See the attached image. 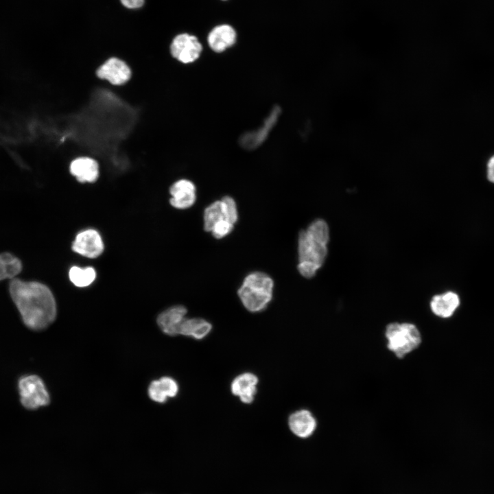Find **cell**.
<instances>
[{
	"label": "cell",
	"instance_id": "1",
	"mask_svg": "<svg viewBox=\"0 0 494 494\" xmlns=\"http://www.w3.org/2000/svg\"><path fill=\"white\" fill-rule=\"evenodd\" d=\"M10 293L24 323L30 329H44L56 319V301L45 285L15 279L10 283Z\"/></svg>",
	"mask_w": 494,
	"mask_h": 494
},
{
	"label": "cell",
	"instance_id": "2",
	"mask_svg": "<svg viewBox=\"0 0 494 494\" xmlns=\"http://www.w3.org/2000/svg\"><path fill=\"white\" fill-rule=\"evenodd\" d=\"M329 237L328 226L320 219L316 220L306 230L300 232L298 270L304 277H312L322 266L327 253Z\"/></svg>",
	"mask_w": 494,
	"mask_h": 494
},
{
	"label": "cell",
	"instance_id": "3",
	"mask_svg": "<svg viewBox=\"0 0 494 494\" xmlns=\"http://www.w3.org/2000/svg\"><path fill=\"white\" fill-rule=\"evenodd\" d=\"M273 287V281L268 274L253 272L246 277L237 294L248 311L259 312L270 302Z\"/></svg>",
	"mask_w": 494,
	"mask_h": 494
},
{
	"label": "cell",
	"instance_id": "4",
	"mask_svg": "<svg viewBox=\"0 0 494 494\" xmlns=\"http://www.w3.org/2000/svg\"><path fill=\"white\" fill-rule=\"evenodd\" d=\"M387 348L399 359L416 349L422 338L418 328L412 323L392 322L386 327Z\"/></svg>",
	"mask_w": 494,
	"mask_h": 494
},
{
	"label": "cell",
	"instance_id": "5",
	"mask_svg": "<svg viewBox=\"0 0 494 494\" xmlns=\"http://www.w3.org/2000/svg\"><path fill=\"white\" fill-rule=\"evenodd\" d=\"M19 390L23 405L30 410L49 403V392L43 380L37 375H28L20 379Z\"/></svg>",
	"mask_w": 494,
	"mask_h": 494
},
{
	"label": "cell",
	"instance_id": "6",
	"mask_svg": "<svg viewBox=\"0 0 494 494\" xmlns=\"http://www.w3.org/2000/svg\"><path fill=\"white\" fill-rule=\"evenodd\" d=\"M171 56L183 64H189L200 57L202 46L196 36L187 33L176 35L169 46Z\"/></svg>",
	"mask_w": 494,
	"mask_h": 494
},
{
	"label": "cell",
	"instance_id": "7",
	"mask_svg": "<svg viewBox=\"0 0 494 494\" xmlns=\"http://www.w3.org/2000/svg\"><path fill=\"white\" fill-rule=\"evenodd\" d=\"M237 210L235 200L229 196H225L221 200L215 201L207 207L204 211V228L211 231L213 226L223 220L233 224L237 222Z\"/></svg>",
	"mask_w": 494,
	"mask_h": 494
},
{
	"label": "cell",
	"instance_id": "8",
	"mask_svg": "<svg viewBox=\"0 0 494 494\" xmlns=\"http://www.w3.org/2000/svg\"><path fill=\"white\" fill-rule=\"evenodd\" d=\"M95 73L98 78L113 86H122L132 77V70L129 65L115 56L108 58L97 69Z\"/></svg>",
	"mask_w": 494,
	"mask_h": 494
},
{
	"label": "cell",
	"instance_id": "9",
	"mask_svg": "<svg viewBox=\"0 0 494 494\" xmlns=\"http://www.w3.org/2000/svg\"><path fill=\"white\" fill-rule=\"evenodd\" d=\"M104 246L99 233L94 229L80 232L72 244V250L85 257L96 258L104 251Z\"/></svg>",
	"mask_w": 494,
	"mask_h": 494
},
{
	"label": "cell",
	"instance_id": "10",
	"mask_svg": "<svg viewBox=\"0 0 494 494\" xmlns=\"http://www.w3.org/2000/svg\"><path fill=\"white\" fill-rule=\"evenodd\" d=\"M281 110L279 106H274L260 128L242 134L239 139L242 147L247 150H253L261 145L277 122Z\"/></svg>",
	"mask_w": 494,
	"mask_h": 494
},
{
	"label": "cell",
	"instance_id": "11",
	"mask_svg": "<svg viewBox=\"0 0 494 494\" xmlns=\"http://www.w3.org/2000/svg\"><path fill=\"white\" fill-rule=\"evenodd\" d=\"M69 173L81 184L95 183L99 176V165L93 158L86 156L73 159L69 167Z\"/></svg>",
	"mask_w": 494,
	"mask_h": 494
},
{
	"label": "cell",
	"instance_id": "12",
	"mask_svg": "<svg viewBox=\"0 0 494 494\" xmlns=\"http://www.w3.org/2000/svg\"><path fill=\"white\" fill-rule=\"evenodd\" d=\"M172 207L179 209L191 207L196 200V188L193 183L186 178L174 181L169 187Z\"/></svg>",
	"mask_w": 494,
	"mask_h": 494
},
{
	"label": "cell",
	"instance_id": "13",
	"mask_svg": "<svg viewBox=\"0 0 494 494\" xmlns=\"http://www.w3.org/2000/svg\"><path fill=\"white\" fill-rule=\"evenodd\" d=\"M259 379L257 375L251 373H244L237 375L231 382V390L233 395L239 398L246 404L251 403L257 392Z\"/></svg>",
	"mask_w": 494,
	"mask_h": 494
},
{
	"label": "cell",
	"instance_id": "14",
	"mask_svg": "<svg viewBox=\"0 0 494 494\" xmlns=\"http://www.w3.org/2000/svg\"><path fill=\"white\" fill-rule=\"evenodd\" d=\"M187 312L185 307L180 305H174L164 310L158 316L157 324L164 333L172 336H177Z\"/></svg>",
	"mask_w": 494,
	"mask_h": 494
},
{
	"label": "cell",
	"instance_id": "15",
	"mask_svg": "<svg viewBox=\"0 0 494 494\" xmlns=\"http://www.w3.org/2000/svg\"><path fill=\"white\" fill-rule=\"evenodd\" d=\"M288 425L294 434L305 438L312 435L316 428L317 422L310 411L303 409L290 415Z\"/></svg>",
	"mask_w": 494,
	"mask_h": 494
},
{
	"label": "cell",
	"instance_id": "16",
	"mask_svg": "<svg viewBox=\"0 0 494 494\" xmlns=\"http://www.w3.org/2000/svg\"><path fill=\"white\" fill-rule=\"evenodd\" d=\"M207 40L213 51L221 53L235 44L236 32L228 25H218L211 31Z\"/></svg>",
	"mask_w": 494,
	"mask_h": 494
},
{
	"label": "cell",
	"instance_id": "17",
	"mask_svg": "<svg viewBox=\"0 0 494 494\" xmlns=\"http://www.w3.org/2000/svg\"><path fill=\"white\" fill-rule=\"evenodd\" d=\"M178 385L175 379L163 377L152 381L148 387L150 398L158 403H165L169 397H174L178 392Z\"/></svg>",
	"mask_w": 494,
	"mask_h": 494
},
{
	"label": "cell",
	"instance_id": "18",
	"mask_svg": "<svg viewBox=\"0 0 494 494\" xmlns=\"http://www.w3.org/2000/svg\"><path fill=\"white\" fill-rule=\"evenodd\" d=\"M459 305L458 295L450 291L434 296L430 302L432 312L444 318L451 316Z\"/></svg>",
	"mask_w": 494,
	"mask_h": 494
},
{
	"label": "cell",
	"instance_id": "19",
	"mask_svg": "<svg viewBox=\"0 0 494 494\" xmlns=\"http://www.w3.org/2000/svg\"><path fill=\"white\" fill-rule=\"evenodd\" d=\"M212 325L203 318H187L180 325L178 335L193 338L196 340H202L211 331Z\"/></svg>",
	"mask_w": 494,
	"mask_h": 494
},
{
	"label": "cell",
	"instance_id": "20",
	"mask_svg": "<svg viewBox=\"0 0 494 494\" xmlns=\"http://www.w3.org/2000/svg\"><path fill=\"white\" fill-rule=\"evenodd\" d=\"M21 269V262L17 257L8 252L0 254V281L14 278Z\"/></svg>",
	"mask_w": 494,
	"mask_h": 494
},
{
	"label": "cell",
	"instance_id": "21",
	"mask_svg": "<svg viewBox=\"0 0 494 494\" xmlns=\"http://www.w3.org/2000/svg\"><path fill=\"white\" fill-rule=\"evenodd\" d=\"M69 277L76 287H84L90 285L95 281L96 272L92 267L73 266L69 270Z\"/></svg>",
	"mask_w": 494,
	"mask_h": 494
},
{
	"label": "cell",
	"instance_id": "22",
	"mask_svg": "<svg viewBox=\"0 0 494 494\" xmlns=\"http://www.w3.org/2000/svg\"><path fill=\"white\" fill-rule=\"evenodd\" d=\"M233 226L234 224L226 220L220 221L213 226L211 232L214 237L221 239L231 233Z\"/></svg>",
	"mask_w": 494,
	"mask_h": 494
},
{
	"label": "cell",
	"instance_id": "23",
	"mask_svg": "<svg viewBox=\"0 0 494 494\" xmlns=\"http://www.w3.org/2000/svg\"><path fill=\"white\" fill-rule=\"evenodd\" d=\"M486 176L487 180L494 184V153L489 155L485 163Z\"/></svg>",
	"mask_w": 494,
	"mask_h": 494
},
{
	"label": "cell",
	"instance_id": "24",
	"mask_svg": "<svg viewBox=\"0 0 494 494\" xmlns=\"http://www.w3.org/2000/svg\"><path fill=\"white\" fill-rule=\"evenodd\" d=\"M121 5L130 10L141 8L145 3V0H119Z\"/></svg>",
	"mask_w": 494,
	"mask_h": 494
}]
</instances>
